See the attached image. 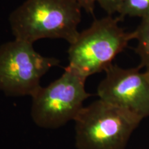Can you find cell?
Segmentation results:
<instances>
[{"label": "cell", "instance_id": "7a4b0ae2", "mask_svg": "<svg viewBox=\"0 0 149 149\" xmlns=\"http://www.w3.org/2000/svg\"><path fill=\"white\" fill-rule=\"evenodd\" d=\"M121 19L109 15L95 19L79 33L68 48V67L87 79L105 71L113 61L134 40L133 32L126 33L119 26Z\"/></svg>", "mask_w": 149, "mask_h": 149}, {"label": "cell", "instance_id": "9c48e42d", "mask_svg": "<svg viewBox=\"0 0 149 149\" xmlns=\"http://www.w3.org/2000/svg\"><path fill=\"white\" fill-rule=\"evenodd\" d=\"M109 15L118 13L124 0H95Z\"/></svg>", "mask_w": 149, "mask_h": 149}, {"label": "cell", "instance_id": "6da1fadb", "mask_svg": "<svg viewBox=\"0 0 149 149\" xmlns=\"http://www.w3.org/2000/svg\"><path fill=\"white\" fill-rule=\"evenodd\" d=\"M81 9L76 0H25L10 14L9 24L17 40L62 39L71 44L79 34Z\"/></svg>", "mask_w": 149, "mask_h": 149}, {"label": "cell", "instance_id": "ba28073f", "mask_svg": "<svg viewBox=\"0 0 149 149\" xmlns=\"http://www.w3.org/2000/svg\"><path fill=\"white\" fill-rule=\"evenodd\" d=\"M118 14L121 20L127 16L144 18L149 15V0H124Z\"/></svg>", "mask_w": 149, "mask_h": 149}, {"label": "cell", "instance_id": "8992f818", "mask_svg": "<svg viewBox=\"0 0 149 149\" xmlns=\"http://www.w3.org/2000/svg\"><path fill=\"white\" fill-rule=\"evenodd\" d=\"M139 66L123 68L111 64L98 85L99 99L144 119L149 117V79Z\"/></svg>", "mask_w": 149, "mask_h": 149}, {"label": "cell", "instance_id": "8fae6325", "mask_svg": "<svg viewBox=\"0 0 149 149\" xmlns=\"http://www.w3.org/2000/svg\"><path fill=\"white\" fill-rule=\"evenodd\" d=\"M145 72H146L147 75H148V79H149V68H146V70H145Z\"/></svg>", "mask_w": 149, "mask_h": 149}, {"label": "cell", "instance_id": "30bf717a", "mask_svg": "<svg viewBox=\"0 0 149 149\" xmlns=\"http://www.w3.org/2000/svg\"><path fill=\"white\" fill-rule=\"evenodd\" d=\"M81 8L88 13L93 14L95 9V0H76Z\"/></svg>", "mask_w": 149, "mask_h": 149}, {"label": "cell", "instance_id": "5b68a950", "mask_svg": "<svg viewBox=\"0 0 149 149\" xmlns=\"http://www.w3.org/2000/svg\"><path fill=\"white\" fill-rule=\"evenodd\" d=\"M59 59L43 56L33 44L15 39L0 46V91L8 96L32 97L40 80Z\"/></svg>", "mask_w": 149, "mask_h": 149}, {"label": "cell", "instance_id": "3957f363", "mask_svg": "<svg viewBox=\"0 0 149 149\" xmlns=\"http://www.w3.org/2000/svg\"><path fill=\"white\" fill-rule=\"evenodd\" d=\"M142 119L99 100L84 107L74 119L77 149H125Z\"/></svg>", "mask_w": 149, "mask_h": 149}, {"label": "cell", "instance_id": "52a82bcc", "mask_svg": "<svg viewBox=\"0 0 149 149\" xmlns=\"http://www.w3.org/2000/svg\"><path fill=\"white\" fill-rule=\"evenodd\" d=\"M134 40H137L135 51L140 59V68H149V15L141 19L140 24L133 31Z\"/></svg>", "mask_w": 149, "mask_h": 149}, {"label": "cell", "instance_id": "277c9868", "mask_svg": "<svg viewBox=\"0 0 149 149\" xmlns=\"http://www.w3.org/2000/svg\"><path fill=\"white\" fill-rule=\"evenodd\" d=\"M86 80L67 66L60 77L47 86H41L31 97V115L35 124L55 129L74 121L91 96L86 91Z\"/></svg>", "mask_w": 149, "mask_h": 149}]
</instances>
